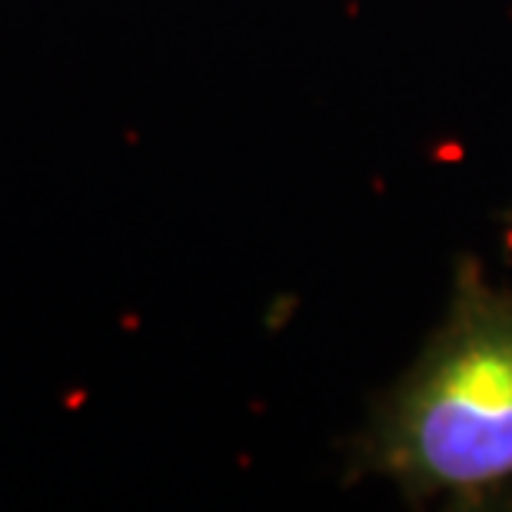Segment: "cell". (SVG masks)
Instances as JSON below:
<instances>
[{
    "mask_svg": "<svg viewBox=\"0 0 512 512\" xmlns=\"http://www.w3.org/2000/svg\"><path fill=\"white\" fill-rule=\"evenodd\" d=\"M363 456L409 499L486 506L512 483V290L476 263L459 266L443 326L383 399Z\"/></svg>",
    "mask_w": 512,
    "mask_h": 512,
    "instance_id": "obj_1",
    "label": "cell"
}]
</instances>
